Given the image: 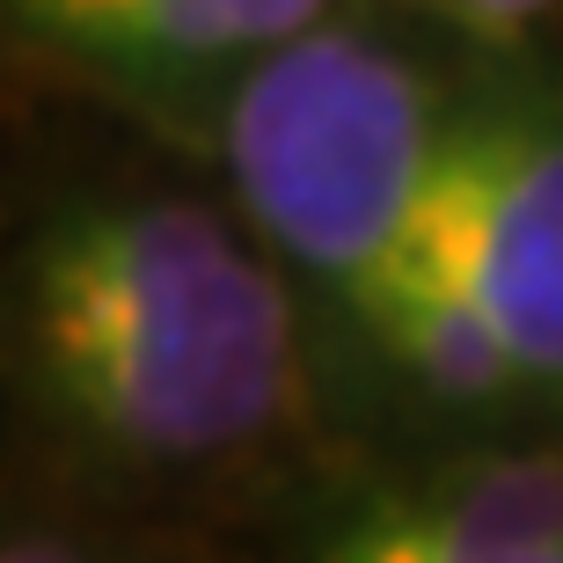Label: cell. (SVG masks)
Wrapping results in <instances>:
<instances>
[{"mask_svg": "<svg viewBox=\"0 0 563 563\" xmlns=\"http://www.w3.org/2000/svg\"><path fill=\"white\" fill-rule=\"evenodd\" d=\"M454 15H468L476 30H490V37H505V30H527L534 15H549L556 0H446Z\"/></svg>", "mask_w": 563, "mask_h": 563, "instance_id": "7", "label": "cell"}, {"mask_svg": "<svg viewBox=\"0 0 563 563\" xmlns=\"http://www.w3.org/2000/svg\"><path fill=\"white\" fill-rule=\"evenodd\" d=\"M563 542V454H483L388 483L308 563H498Z\"/></svg>", "mask_w": 563, "mask_h": 563, "instance_id": "4", "label": "cell"}, {"mask_svg": "<svg viewBox=\"0 0 563 563\" xmlns=\"http://www.w3.org/2000/svg\"><path fill=\"white\" fill-rule=\"evenodd\" d=\"M0 563H96V556L74 549V542H59V534H15Z\"/></svg>", "mask_w": 563, "mask_h": 563, "instance_id": "8", "label": "cell"}, {"mask_svg": "<svg viewBox=\"0 0 563 563\" xmlns=\"http://www.w3.org/2000/svg\"><path fill=\"white\" fill-rule=\"evenodd\" d=\"M330 15V0H8L15 37L74 52L110 74H206L250 66Z\"/></svg>", "mask_w": 563, "mask_h": 563, "instance_id": "5", "label": "cell"}, {"mask_svg": "<svg viewBox=\"0 0 563 563\" xmlns=\"http://www.w3.org/2000/svg\"><path fill=\"white\" fill-rule=\"evenodd\" d=\"M358 314H366V330L380 336V352L439 402L490 410V402L534 388V380L520 374V358L505 352V336L490 330V314L468 300V286L424 250L418 234H410V250L374 278V292L358 300Z\"/></svg>", "mask_w": 563, "mask_h": 563, "instance_id": "6", "label": "cell"}, {"mask_svg": "<svg viewBox=\"0 0 563 563\" xmlns=\"http://www.w3.org/2000/svg\"><path fill=\"white\" fill-rule=\"evenodd\" d=\"M439 103L396 44L314 22L242 66L228 168L278 256L366 300L410 250L439 168Z\"/></svg>", "mask_w": 563, "mask_h": 563, "instance_id": "2", "label": "cell"}, {"mask_svg": "<svg viewBox=\"0 0 563 563\" xmlns=\"http://www.w3.org/2000/svg\"><path fill=\"white\" fill-rule=\"evenodd\" d=\"M498 563H563V542H549V549H527V556H498Z\"/></svg>", "mask_w": 563, "mask_h": 563, "instance_id": "9", "label": "cell"}, {"mask_svg": "<svg viewBox=\"0 0 563 563\" xmlns=\"http://www.w3.org/2000/svg\"><path fill=\"white\" fill-rule=\"evenodd\" d=\"M8 366L74 446L206 468L286 424L300 396L286 286L190 198H66L8 272Z\"/></svg>", "mask_w": 563, "mask_h": 563, "instance_id": "1", "label": "cell"}, {"mask_svg": "<svg viewBox=\"0 0 563 563\" xmlns=\"http://www.w3.org/2000/svg\"><path fill=\"white\" fill-rule=\"evenodd\" d=\"M418 242L468 286L527 380H563V125L461 118L439 140Z\"/></svg>", "mask_w": 563, "mask_h": 563, "instance_id": "3", "label": "cell"}]
</instances>
